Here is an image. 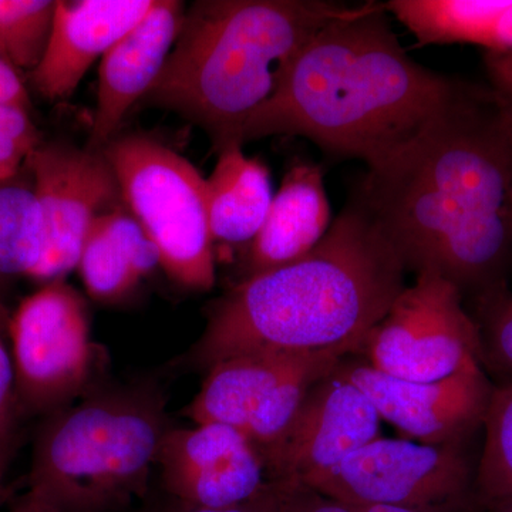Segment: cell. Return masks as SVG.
Segmentation results:
<instances>
[{
  "mask_svg": "<svg viewBox=\"0 0 512 512\" xmlns=\"http://www.w3.org/2000/svg\"><path fill=\"white\" fill-rule=\"evenodd\" d=\"M355 197L407 271L474 298L512 266V120L490 87L463 82Z\"/></svg>",
  "mask_w": 512,
  "mask_h": 512,
  "instance_id": "obj_1",
  "label": "cell"
},
{
  "mask_svg": "<svg viewBox=\"0 0 512 512\" xmlns=\"http://www.w3.org/2000/svg\"><path fill=\"white\" fill-rule=\"evenodd\" d=\"M461 84L412 59L384 5L367 2L303 47L272 99L245 124L242 146L299 136L329 156L372 168L406 144Z\"/></svg>",
  "mask_w": 512,
  "mask_h": 512,
  "instance_id": "obj_2",
  "label": "cell"
},
{
  "mask_svg": "<svg viewBox=\"0 0 512 512\" xmlns=\"http://www.w3.org/2000/svg\"><path fill=\"white\" fill-rule=\"evenodd\" d=\"M406 269L355 195L292 264L242 279L212 305L188 357L207 372L251 352L356 355L406 288Z\"/></svg>",
  "mask_w": 512,
  "mask_h": 512,
  "instance_id": "obj_3",
  "label": "cell"
},
{
  "mask_svg": "<svg viewBox=\"0 0 512 512\" xmlns=\"http://www.w3.org/2000/svg\"><path fill=\"white\" fill-rule=\"evenodd\" d=\"M355 6L325 0H200L185 9L160 76L140 104L173 111L218 153L274 96L295 57Z\"/></svg>",
  "mask_w": 512,
  "mask_h": 512,
  "instance_id": "obj_4",
  "label": "cell"
},
{
  "mask_svg": "<svg viewBox=\"0 0 512 512\" xmlns=\"http://www.w3.org/2000/svg\"><path fill=\"white\" fill-rule=\"evenodd\" d=\"M156 387H90L43 417L29 493L70 512H124L146 498L158 446L170 429Z\"/></svg>",
  "mask_w": 512,
  "mask_h": 512,
  "instance_id": "obj_5",
  "label": "cell"
},
{
  "mask_svg": "<svg viewBox=\"0 0 512 512\" xmlns=\"http://www.w3.org/2000/svg\"><path fill=\"white\" fill-rule=\"evenodd\" d=\"M121 200L160 252L161 269L191 291L215 284V244L205 178L174 150L146 136H121L104 147Z\"/></svg>",
  "mask_w": 512,
  "mask_h": 512,
  "instance_id": "obj_6",
  "label": "cell"
},
{
  "mask_svg": "<svg viewBox=\"0 0 512 512\" xmlns=\"http://www.w3.org/2000/svg\"><path fill=\"white\" fill-rule=\"evenodd\" d=\"M470 444L433 446L379 437L309 487L349 507L473 510L478 456Z\"/></svg>",
  "mask_w": 512,
  "mask_h": 512,
  "instance_id": "obj_7",
  "label": "cell"
},
{
  "mask_svg": "<svg viewBox=\"0 0 512 512\" xmlns=\"http://www.w3.org/2000/svg\"><path fill=\"white\" fill-rule=\"evenodd\" d=\"M20 413L46 417L92 387L96 349L87 303L66 281L45 284L10 315Z\"/></svg>",
  "mask_w": 512,
  "mask_h": 512,
  "instance_id": "obj_8",
  "label": "cell"
},
{
  "mask_svg": "<svg viewBox=\"0 0 512 512\" xmlns=\"http://www.w3.org/2000/svg\"><path fill=\"white\" fill-rule=\"evenodd\" d=\"M384 375L433 382L481 363L480 333L456 286L421 272L356 352Z\"/></svg>",
  "mask_w": 512,
  "mask_h": 512,
  "instance_id": "obj_9",
  "label": "cell"
},
{
  "mask_svg": "<svg viewBox=\"0 0 512 512\" xmlns=\"http://www.w3.org/2000/svg\"><path fill=\"white\" fill-rule=\"evenodd\" d=\"M332 352H251L207 370L200 392L185 407L192 424L218 423L241 431L259 453L274 446L313 384L336 369Z\"/></svg>",
  "mask_w": 512,
  "mask_h": 512,
  "instance_id": "obj_10",
  "label": "cell"
},
{
  "mask_svg": "<svg viewBox=\"0 0 512 512\" xmlns=\"http://www.w3.org/2000/svg\"><path fill=\"white\" fill-rule=\"evenodd\" d=\"M28 168L42 210L46 251L33 281H66L79 265L94 221L123 205L119 183L103 151L40 143Z\"/></svg>",
  "mask_w": 512,
  "mask_h": 512,
  "instance_id": "obj_11",
  "label": "cell"
},
{
  "mask_svg": "<svg viewBox=\"0 0 512 512\" xmlns=\"http://www.w3.org/2000/svg\"><path fill=\"white\" fill-rule=\"evenodd\" d=\"M338 366L313 384L285 433L262 451L269 483L311 485L379 439V413Z\"/></svg>",
  "mask_w": 512,
  "mask_h": 512,
  "instance_id": "obj_12",
  "label": "cell"
},
{
  "mask_svg": "<svg viewBox=\"0 0 512 512\" xmlns=\"http://www.w3.org/2000/svg\"><path fill=\"white\" fill-rule=\"evenodd\" d=\"M338 369L369 397L380 419L403 439L417 443H471L483 430L494 383L481 363L433 382H410L384 375L363 360L343 357Z\"/></svg>",
  "mask_w": 512,
  "mask_h": 512,
  "instance_id": "obj_13",
  "label": "cell"
},
{
  "mask_svg": "<svg viewBox=\"0 0 512 512\" xmlns=\"http://www.w3.org/2000/svg\"><path fill=\"white\" fill-rule=\"evenodd\" d=\"M156 466L167 495L210 510L247 503L269 485L258 448L225 424L170 427L158 446Z\"/></svg>",
  "mask_w": 512,
  "mask_h": 512,
  "instance_id": "obj_14",
  "label": "cell"
},
{
  "mask_svg": "<svg viewBox=\"0 0 512 512\" xmlns=\"http://www.w3.org/2000/svg\"><path fill=\"white\" fill-rule=\"evenodd\" d=\"M156 0H57L52 35L33 89L49 103L69 100L87 70L141 22Z\"/></svg>",
  "mask_w": 512,
  "mask_h": 512,
  "instance_id": "obj_15",
  "label": "cell"
},
{
  "mask_svg": "<svg viewBox=\"0 0 512 512\" xmlns=\"http://www.w3.org/2000/svg\"><path fill=\"white\" fill-rule=\"evenodd\" d=\"M185 9L177 0H156L146 18L103 56L89 150L103 151L131 107L156 83L177 40Z\"/></svg>",
  "mask_w": 512,
  "mask_h": 512,
  "instance_id": "obj_16",
  "label": "cell"
},
{
  "mask_svg": "<svg viewBox=\"0 0 512 512\" xmlns=\"http://www.w3.org/2000/svg\"><path fill=\"white\" fill-rule=\"evenodd\" d=\"M332 211L323 171L311 161L289 167L268 217L245 254V278L292 264L308 255L328 234Z\"/></svg>",
  "mask_w": 512,
  "mask_h": 512,
  "instance_id": "obj_17",
  "label": "cell"
},
{
  "mask_svg": "<svg viewBox=\"0 0 512 512\" xmlns=\"http://www.w3.org/2000/svg\"><path fill=\"white\" fill-rule=\"evenodd\" d=\"M160 266V252L124 205L94 221L79 269L94 301L119 302Z\"/></svg>",
  "mask_w": 512,
  "mask_h": 512,
  "instance_id": "obj_18",
  "label": "cell"
},
{
  "mask_svg": "<svg viewBox=\"0 0 512 512\" xmlns=\"http://www.w3.org/2000/svg\"><path fill=\"white\" fill-rule=\"evenodd\" d=\"M417 45H476L512 52V0H393L384 3Z\"/></svg>",
  "mask_w": 512,
  "mask_h": 512,
  "instance_id": "obj_19",
  "label": "cell"
},
{
  "mask_svg": "<svg viewBox=\"0 0 512 512\" xmlns=\"http://www.w3.org/2000/svg\"><path fill=\"white\" fill-rule=\"evenodd\" d=\"M205 191L214 244L248 247L261 231L274 200L268 167L259 158L245 156L242 146L225 148L205 178Z\"/></svg>",
  "mask_w": 512,
  "mask_h": 512,
  "instance_id": "obj_20",
  "label": "cell"
},
{
  "mask_svg": "<svg viewBox=\"0 0 512 512\" xmlns=\"http://www.w3.org/2000/svg\"><path fill=\"white\" fill-rule=\"evenodd\" d=\"M46 251L45 221L28 168L0 180V282L35 278Z\"/></svg>",
  "mask_w": 512,
  "mask_h": 512,
  "instance_id": "obj_21",
  "label": "cell"
},
{
  "mask_svg": "<svg viewBox=\"0 0 512 512\" xmlns=\"http://www.w3.org/2000/svg\"><path fill=\"white\" fill-rule=\"evenodd\" d=\"M478 454L474 501L490 508L512 500V379L494 383Z\"/></svg>",
  "mask_w": 512,
  "mask_h": 512,
  "instance_id": "obj_22",
  "label": "cell"
},
{
  "mask_svg": "<svg viewBox=\"0 0 512 512\" xmlns=\"http://www.w3.org/2000/svg\"><path fill=\"white\" fill-rule=\"evenodd\" d=\"M57 2L0 0V57L16 70L32 73L45 55Z\"/></svg>",
  "mask_w": 512,
  "mask_h": 512,
  "instance_id": "obj_23",
  "label": "cell"
},
{
  "mask_svg": "<svg viewBox=\"0 0 512 512\" xmlns=\"http://www.w3.org/2000/svg\"><path fill=\"white\" fill-rule=\"evenodd\" d=\"M484 369L512 379V291L508 282L471 298Z\"/></svg>",
  "mask_w": 512,
  "mask_h": 512,
  "instance_id": "obj_24",
  "label": "cell"
},
{
  "mask_svg": "<svg viewBox=\"0 0 512 512\" xmlns=\"http://www.w3.org/2000/svg\"><path fill=\"white\" fill-rule=\"evenodd\" d=\"M42 143L28 109L0 104V173L15 175Z\"/></svg>",
  "mask_w": 512,
  "mask_h": 512,
  "instance_id": "obj_25",
  "label": "cell"
},
{
  "mask_svg": "<svg viewBox=\"0 0 512 512\" xmlns=\"http://www.w3.org/2000/svg\"><path fill=\"white\" fill-rule=\"evenodd\" d=\"M0 335V474L6 476V470L15 447L16 427L22 416L16 396L15 372L12 356Z\"/></svg>",
  "mask_w": 512,
  "mask_h": 512,
  "instance_id": "obj_26",
  "label": "cell"
},
{
  "mask_svg": "<svg viewBox=\"0 0 512 512\" xmlns=\"http://www.w3.org/2000/svg\"><path fill=\"white\" fill-rule=\"evenodd\" d=\"M279 512H355L349 505L301 483H272Z\"/></svg>",
  "mask_w": 512,
  "mask_h": 512,
  "instance_id": "obj_27",
  "label": "cell"
},
{
  "mask_svg": "<svg viewBox=\"0 0 512 512\" xmlns=\"http://www.w3.org/2000/svg\"><path fill=\"white\" fill-rule=\"evenodd\" d=\"M146 512H279L278 500H276L275 488L272 483L256 495L247 503L237 505V507L222 508V510H210V508L195 507V505L184 503V501L175 500L167 495L163 503L150 508Z\"/></svg>",
  "mask_w": 512,
  "mask_h": 512,
  "instance_id": "obj_28",
  "label": "cell"
},
{
  "mask_svg": "<svg viewBox=\"0 0 512 512\" xmlns=\"http://www.w3.org/2000/svg\"><path fill=\"white\" fill-rule=\"evenodd\" d=\"M484 66L490 89L512 120V52H485Z\"/></svg>",
  "mask_w": 512,
  "mask_h": 512,
  "instance_id": "obj_29",
  "label": "cell"
},
{
  "mask_svg": "<svg viewBox=\"0 0 512 512\" xmlns=\"http://www.w3.org/2000/svg\"><path fill=\"white\" fill-rule=\"evenodd\" d=\"M0 104L29 110V94L18 70L0 57Z\"/></svg>",
  "mask_w": 512,
  "mask_h": 512,
  "instance_id": "obj_30",
  "label": "cell"
},
{
  "mask_svg": "<svg viewBox=\"0 0 512 512\" xmlns=\"http://www.w3.org/2000/svg\"><path fill=\"white\" fill-rule=\"evenodd\" d=\"M10 512H70L63 510V508L56 507V505L47 503L42 498L32 493H26L19 498L18 503L13 505Z\"/></svg>",
  "mask_w": 512,
  "mask_h": 512,
  "instance_id": "obj_31",
  "label": "cell"
},
{
  "mask_svg": "<svg viewBox=\"0 0 512 512\" xmlns=\"http://www.w3.org/2000/svg\"><path fill=\"white\" fill-rule=\"evenodd\" d=\"M355 512H419L396 507H350Z\"/></svg>",
  "mask_w": 512,
  "mask_h": 512,
  "instance_id": "obj_32",
  "label": "cell"
},
{
  "mask_svg": "<svg viewBox=\"0 0 512 512\" xmlns=\"http://www.w3.org/2000/svg\"><path fill=\"white\" fill-rule=\"evenodd\" d=\"M10 313L6 306L0 301V335H8Z\"/></svg>",
  "mask_w": 512,
  "mask_h": 512,
  "instance_id": "obj_33",
  "label": "cell"
},
{
  "mask_svg": "<svg viewBox=\"0 0 512 512\" xmlns=\"http://www.w3.org/2000/svg\"><path fill=\"white\" fill-rule=\"evenodd\" d=\"M491 512H512V500L503 501L488 508Z\"/></svg>",
  "mask_w": 512,
  "mask_h": 512,
  "instance_id": "obj_34",
  "label": "cell"
},
{
  "mask_svg": "<svg viewBox=\"0 0 512 512\" xmlns=\"http://www.w3.org/2000/svg\"><path fill=\"white\" fill-rule=\"evenodd\" d=\"M6 497H8V491H6L5 476L0 474V505L3 504V501L6 500Z\"/></svg>",
  "mask_w": 512,
  "mask_h": 512,
  "instance_id": "obj_35",
  "label": "cell"
},
{
  "mask_svg": "<svg viewBox=\"0 0 512 512\" xmlns=\"http://www.w3.org/2000/svg\"><path fill=\"white\" fill-rule=\"evenodd\" d=\"M16 174H18V173H16ZM9 177H12V175H6L3 173H0V180H6V178H9Z\"/></svg>",
  "mask_w": 512,
  "mask_h": 512,
  "instance_id": "obj_36",
  "label": "cell"
}]
</instances>
